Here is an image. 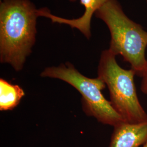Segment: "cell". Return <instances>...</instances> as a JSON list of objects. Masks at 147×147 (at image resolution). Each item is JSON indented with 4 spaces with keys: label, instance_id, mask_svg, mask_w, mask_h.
<instances>
[{
    "label": "cell",
    "instance_id": "cell-1",
    "mask_svg": "<svg viewBox=\"0 0 147 147\" xmlns=\"http://www.w3.org/2000/svg\"><path fill=\"white\" fill-rule=\"evenodd\" d=\"M38 9L30 0H1L0 62L24 68L37 34Z\"/></svg>",
    "mask_w": 147,
    "mask_h": 147
},
{
    "label": "cell",
    "instance_id": "cell-2",
    "mask_svg": "<svg viewBox=\"0 0 147 147\" xmlns=\"http://www.w3.org/2000/svg\"><path fill=\"white\" fill-rule=\"evenodd\" d=\"M95 15L105 22L110 32L109 49L116 56L121 55L130 64L136 75L141 77L147 65V32L126 16L117 0H108Z\"/></svg>",
    "mask_w": 147,
    "mask_h": 147
},
{
    "label": "cell",
    "instance_id": "cell-3",
    "mask_svg": "<svg viewBox=\"0 0 147 147\" xmlns=\"http://www.w3.org/2000/svg\"><path fill=\"white\" fill-rule=\"evenodd\" d=\"M116 55L109 49L101 53L98 68V77L107 86L110 102L124 121L140 123L147 121V114L137 94L133 69L122 68Z\"/></svg>",
    "mask_w": 147,
    "mask_h": 147
},
{
    "label": "cell",
    "instance_id": "cell-4",
    "mask_svg": "<svg viewBox=\"0 0 147 147\" xmlns=\"http://www.w3.org/2000/svg\"><path fill=\"white\" fill-rule=\"evenodd\" d=\"M40 76L58 79L73 86L82 96L84 113L94 117L101 123L114 127L124 121L102 94V90L105 89L106 84L99 78L92 79L85 76L68 62L46 68Z\"/></svg>",
    "mask_w": 147,
    "mask_h": 147
},
{
    "label": "cell",
    "instance_id": "cell-5",
    "mask_svg": "<svg viewBox=\"0 0 147 147\" xmlns=\"http://www.w3.org/2000/svg\"><path fill=\"white\" fill-rule=\"evenodd\" d=\"M75 2L76 0H69ZM108 0H80V3L85 9L84 13L77 19H68L55 16L51 14L47 8H42L38 9V16L50 19L53 23L66 24L72 28L79 30L87 39L91 37L90 24L93 14L100 8Z\"/></svg>",
    "mask_w": 147,
    "mask_h": 147
},
{
    "label": "cell",
    "instance_id": "cell-6",
    "mask_svg": "<svg viewBox=\"0 0 147 147\" xmlns=\"http://www.w3.org/2000/svg\"><path fill=\"white\" fill-rule=\"evenodd\" d=\"M147 142V121L140 123L122 121L114 126L109 147H140Z\"/></svg>",
    "mask_w": 147,
    "mask_h": 147
},
{
    "label": "cell",
    "instance_id": "cell-7",
    "mask_svg": "<svg viewBox=\"0 0 147 147\" xmlns=\"http://www.w3.org/2000/svg\"><path fill=\"white\" fill-rule=\"evenodd\" d=\"M24 96L25 92L19 86L0 79V111L12 110Z\"/></svg>",
    "mask_w": 147,
    "mask_h": 147
},
{
    "label": "cell",
    "instance_id": "cell-8",
    "mask_svg": "<svg viewBox=\"0 0 147 147\" xmlns=\"http://www.w3.org/2000/svg\"><path fill=\"white\" fill-rule=\"evenodd\" d=\"M141 77L142 80L141 85V90L144 94L147 95V65L143 73L142 74Z\"/></svg>",
    "mask_w": 147,
    "mask_h": 147
},
{
    "label": "cell",
    "instance_id": "cell-9",
    "mask_svg": "<svg viewBox=\"0 0 147 147\" xmlns=\"http://www.w3.org/2000/svg\"><path fill=\"white\" fill-rule=\"evenodd\" d=\"M143 147H147V142L145 144H144V145L143 146Z\"/></svg>",
    "mask_w": 147,
    "mask_h": 147
},
{
    "label": "cell",
    "instance_id": "cell-10",
    "mask_svg": "<svg viewBox=\"0 0 147 147\" xmlns=\"http://www.w3.org/2000/svg\"><path fill=\"white\" fill-rule=\"evenodd\" d=\"M146 1H147V0H146Z\"/></svg>",
    "mask_w": 147,
    "mask_h": 147
}]
</instances>
